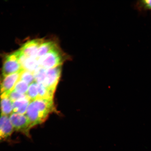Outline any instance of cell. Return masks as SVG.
<instances>
[{
	"instance_id": "cell-1",
	"label": "cell",
	"mask_w": 151,
	"mask_h": 151,
	"mask_svg": "<svg viewBox=\"0 0 151 151\" xmlns=\"http://www.w3.org/2000/svg\"><path fill=\"white\" fill-rule=\"evenodd\" d=\"M55 109L53 100L37 99L31 101L25 115L33 127L44 122Z\"/></svg>"
},
{
	"instance_id": "cell-2",
	"label": "cell",
	"mask_w": 151,
	"mask_h": 151,
	"mask_svg": "<svg viewBox=\"0 0 151 151\" xmlns=\"http://www.w3.org/2000/svg\"><path fill=\"white\" fill-rule=\"evenodd\" d=\"M71 59V56L65 53L58 46L38 59L40 67L49 69L61 66L64 62Z\"/></svg>"
},
{
	"instance_id": "cell-3",
	"label": "cell",
	"mask_w": 151,
	"mask_h": 151,
	"mask_svg": "<svg viewBox=\"0 0 151 151\" xmlns=\"http://www.w3.org/2000/svg\"><path fill=\"white\" fill-rule=\"evenodd\" d=\"M9 118L15 131L21 132L28 137H31L30 130L32 127L26 115L13 113Z\"/></svg>"
},
{
	"instance_id": "cell-4",
	"label": "cell",
	"mask_w": 151,
	"mask_h": 151,
	"mask_svg": "<svg viewBox=\"0 0 151 151\" xmlns=\"http://www.w3.org/2000/svg\"><path fill=\"white\" fill-rule=\"evenodd\" d=\"M23 70H24L18 62L16 52L9 55L6 57L2 68L3 77L20 72Z\"/></svg>"
},
{
	"instance_id": "cell-5",
	"label": "cell",
	"mask_w": 151,
	"mask_h": 151,
	"mask_svg": "<svg viewBox=\"0 0 151 151\" xmlns=\"http://www.w3.org/2000/svg\"><path fill=\"white\" fill-rule=\"evenodd\" d=\"M61 71L62 65L46 69V78L43 84L49 89L55 91L61 77Z\"/></svg>"
},
{
	"instance_id": "cell-6",
	"label": "cell",
	"mask_w": 151,
	"mask_h": 151,
	"mask_svg": "<svg viewBox=\"0 0 151 151\" xmlns=\"http://www.w3.org/2000/svg\"><path fill=\"white\" fill-rule=\"evenodd\" d=\"M21 72L3 77L0 83V94H9L14 89L15 85L20 80Z\"/></svg>"
},
{
	"instance_id": "cell-7",
	"label": "cell",
	"mask_w": 151,
	"mask_h": 151,
	"mask_svg": "<svg viewBox=\"0 0 151 151\" xmlns=\"http://www.w3.org/2000/svg\"><path fill=\"white\" fill-rule=\"evenodd\" d=\"M43 41L42 39L33 40L24 43L20 50L27 57L37 58L39 47Z\"/></svg>"
},
{
	"instance_id": "cell-8",
	"label": "cell",
	"mask_w": 151,
	"mask_h": 151,
	"mask_svg": "<svg viewBox=\"0 0 151 151\" xmlns=\"http://www.w3.org/2000/svg\"><path fill=\"white\" fill-rule=\"evenodd\" d=\"M14 129L10 119L7 116L0 117V143L8 139L11 136Z\"/></svg>"
},
{
	"instance_id": "cell-9",
	"label": "cell",
	"mask_w": 151,
	"mask_h": 151,
	"mask_svg": "<svg viewBox=\"0 0 151 151\" xmlns=\"http://www.w3.org/2000/svg\"><path fill=\"white\" fill-rule=\"evenodd\" d=\"M0 106L1 115L8 116L13 112V102L9 98V94H0Z\"/></svg>"
},
{
	"instance_id": "cell-10",
	"label": "cell",
	"mask_w": 151,
	"mask_h": 151,
	"mask_svg": "<svg viewBox=\"0 0 151 151\" xmlns=\"http://www.w3.org/2000/svg\"><path fill=\"white\" fill-rule=\"evenodd\" d=\"M31 101L27 97L13 102V112L24 114Z\"/></svg>"
},
{
	"instance_id": "cell-11",
	"label": "cell",
	"mask_w": 151,
	"mask_h": 151,
	"mask_svg": "<svg viewBox=\"0 0 151 151\" xmlns=\"http://www.w3.org/2000/svg\"><path fill=\"white\" fill-rule=\"evenodd\" d=\"M57 46L58 45L54 41H48L46 42L43 41L39 47L38 50L37 59H39V58L42 57Z\"/></svg>"
},
{
	"instance_id": "cell-12",
	"label": "cell",
	"mask_w": 151,
	"mask_h": 151,
	"mask_svg": "<svg viewBox=\"0 0 151 151\" xmlns=\"http://www.w3.org/2000/svg\"><path fill=\"white\" fill-rule=\"evenodd\" d=\"M22 67L24 70L33 73L40 67L38 59L36 58L27 57Z\"/></svg>"
},
{
	"instance_id": "cell-13",
	"label": "cell",
	"mask_w": 151,
	"mask_h": 151,
	"mask_svg": "<svg viewBox=\"0 0 151 151\" xmlns=\"http://www.w3.org/2000/svg\"><path fill=\"white\" fill-rule=\"evenodd\" d=\"M37 86L38 91L37 99L53 100L55 91L49 89L42 84H37Z\"/></svg>"
},
{
	"instance_id": "cell-14",
	"label": "cell",
	"mask_w": 151,
	"mask_h": 151,
	"mask_svg": "<svg viewBox=\"0 0 151 151\" xmlns=\"http://www.w3.org/2000/svg\"><path fill=\"white\" fill-rule=\"evenodd\" d=\"M35 82L37 84H43L46 76V69L40 67L33 73Z\"/></svg>"
},
{
	"instance_id": "cell-15",
	"label": "cell",
	"mask_w": 151,
	"mask_h": 151,
	"mask_svg": "<svg viewBox=\"0 0 151 151\" xmlns=\"http://www.w3.org/2000/svg\"><path fill=\"white\" fill-rule=\"evenodd\" d=\"M26 95L31 101L37 99L38 91L37 84L36 82H34L29 85Z\"/></svg>"
},
{
	"instance_id": "cell-16",
	"label": "cell",
	"mask_w": 151,
	"mask_h": 151,
	"mask_svg": "<svg viewBox=\"0 0 151 151\" xmlns=\"http://www.w3.org/2000/svg\"><path fill=\"white\" fill-rule=\"evenodd\" d=\"M20 80L24 81L29 85L35 82L33 73L25 70H23L21 72Z\"/></svg>"
},
{
	"instance_id": "cell-17",
	"label": "cell",
	"mask_w": 151,
	"mask_h": 151,
	"mask_svg": "<svg viewBox=\"0 0 151 151\" xmlns=\"http://www.w3.org/2000/svg\"><path fill=\"white\" fill-rule=\"evenodd\" d=\"M27 83L24 81L19 80L17 82L14 86V90L18 93L26 94L29 86Z\"/></svg>"
},
{
	"instance_id": "cell-18",
	"label": "cell",
	"mask_w": 151,
	"mask_h": 151,
	"mask_svg": "<svg viewBox=\"0 0 151 151\" xmlns=\"http://www.w3.org/2000/svg\"><path fill=\"white\" fill-rule=\"evenodd\" d=\"M10 99L12 102L17 100L22 99L27 97L26 94H23L18 93V92L13 90L9 94Z\"/></svg>"
},
{
	"instance_id": "cell-19",
	"label": "cell",
	"mask_w": 151,
	"mask_h": 151,
	"mask_svg": "<svg viewBox=\"0 0 151 151\" xmlns=\"http://www.w3.org/2000/svg\"><path fill=\"white\" fill-rule=\"evenodd\" d=\"M142 2L147 8L151 9V0H145Z\"/></svg>"
}]
</instances>
